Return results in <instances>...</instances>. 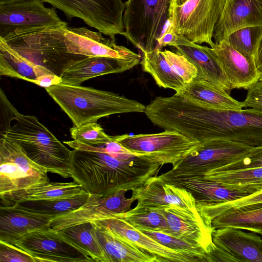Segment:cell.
Instances as JSON below:
<instances>
[{"mask_svg": "<svg viewBox=\"0 0 262 262\" xmlns=\"http://www.w3.org/2000/svg\"><path fill=\"white\" fill-rule=\"evenodd\" d=\"M163 166L143 157L123 160L106 152L74 149L70 177L89 193L107 196L121 190L139 188L158 176Z\"/></svg>", "mask_w": 262, "mask_h": 262, "instance_id": "1", "label": "cell"}, {"mask_svg": "<svg viewBox=\"0 0 262 262\" xmlns=\"http://www.w3.org/2000/svg\"><path fill=\"white\" fill-rule=\"evenodd\" d=\"M181 121L184 134L200 143L220 139L262 147V114L251 108L221 110L189 101Z\"/></svg>", "mask_w": 262, "mask_h": 262, "instance_id": "2", "label": "cell"}, {"mask_svg": "<svg viewBox=\"0 0 262 262\" xmlns=\"http://www.w3.org/2000/svg\"><path fill=\"white\" fill-rule=\"evenodd\" d=\"M45 89L75 126L114 114L144 113L146 108L136 100L92 88L61 83Z\"/></svg>", "mask_w": 262, "mask_h": 262, "instance_id": "3", "label": "cell"}, {"mask_svg": "<svg viewBox=\"0 0 262 262\" xmlns=\"http://www.w3.org/2000/svg\"><path fill=\"white\" fill-rule=\"evenodd\" d=\"M0 134L17 143L29 158L48 172L70 177L71 150L36 117L19 113L14 125Z\"/></svg>", "mask_w": 262, "mask_h": 262, "instance_id": "4", "label": "cell"}, {"mask_svg": "<svg viewBox=\"0 0 262 262\" xmlns=\"http://www.w3.org/2000/svg\"><path fill=\"white\" fill-rule=\"evenodd\" d=\"M66 27L15 33L1 39L30 61L60 76L71 62L86 57L69 52L64 40Z\"/></svg>", "mask_w": 262, "mask_h": 262, "instance_id": "5", "label": "cell"}, {"mask_svg": "<svg viewBox=\"0 0 262 262\" xmlns=\"http://www.w3.org/2000/svg\"><path fill=\"white\" fill-rule=\"evenodd\" d=\"M171 0H127L123 35L142 54L154 50L168 20Z\"/></svg>", "mask_w": 262, "mask_h": 262, "instance_id": "6", "label": "cell"}, {"mask_svg": "<svg viewBox=\"0 0 262 262\" xmlns=\"http://www.w3.org/2000/svg\"><path fill=\"white\" fill-rule=\"evenodd\" d=\"M225 3V0H186L178 5L171 0L168 21L178 34L193 43H206L213 48V31Z\"/></svg>", "mask_w": 262, "mask_h": 262, "instance_id": "7", "label": "cell"}, {"mask_svg": "<svg viewBox=\"0 0 262 262\" xmlns=\"http://www.w3.org/2000/svg\"><path fill=\"white\" fill-rule=\"evenodd\" d=\"M114 137L116 141L137 156L145 157L163 165L171 164L172 167L201 144L171 130L156 134H125Z\"/></svg>", "mask_w": 262, "mask_h": 262, "instance_id": "8", "label": "cell"}, {"mask_svg": "<svg viewBox=\"0 0 262 262\" xmlns=\"http://www.w3.org/2000/svg\"><path fill=\"white\" fill-rule=\"evenodd\" d=\"M48 170L29 158L11 139L0 138V198L49 182Z\"/></svg>", "mask_w": 262, "mask_h": 262, "instance_id": "9", "label": "cell"}, {"mask_svg": "<svg viewBox=\"0 0 262 262\" xmlns=\"http://www.w3.org/2000/svg\"><path fill=\"white\" fill-rule=\"evenodd\" d=\"M253 148L224 140L214 139L201 143L199 147L169 171L158 177L201 176L246 156Z\"/></svg>", "mask_w": 262, "mask_h": 262, "instance_id": "10", "label": "cell"}, {"mask_svg": "<svg viewBox=\"0 0 262 262\" xmlns=\"http://www.w3.org/2000/svg\"><path fill=\"white\" fill-rule=\"evenodd\" d=\"M62 11L69 18L81 19L86 24L109 37L123 35L121 0H41Z\"/></svg>", "mask_w": 262, "mask_h": 262, "instance_id": "11", "label": "cell"}, {"mask_svg": "<svg viewBox=\"0 0 262 262\" xmlns=\"http://www.w3.org/2000/svg\"><path fill=\"white\" fill-rule=\"evenodd\" d=\"M132 196L138 203L127 212L165 210L182 217L203 221L197 210L192 194L176 185L157 181L152 178L145 185L133 190Z\"/></svg>", "mask_w": 262, "mask_h": 262, "instance_id": "12", "label": "cell"}, {"mask_svg": "<svg viewBox=\"0 0 262 262\" xmlns=\"http://www.w3.org/2000/svg\"><path fill=\"white\" fill-rule=\"evenodd\" d=\"M41 0H25L0 5V39L18 32L67 26L54 8Z\"/></svg>", "mask_w": 262, "mask_h": 262, "instance_id": "13", "label": "cell"}, {"mask_svg": "<svg viewBox=\"0 0 262 262\" xmlns=\"http://www.w3.org/2000/svg\"><path fill=\"white\" fill-rule=\"evenodd\" d=\"M155 180L184 188L195 201L200 213L211 206L234 201L262 191V183L244 186L226 185L205 179L203 176L154 177Z\"/></svg>", "mask_w": 262, "mask_h": 262, "instance_id": "14", "label": "cell"}, {"mask_svg": "<svg viewBox=\"0 0 262 262\" xmlns=\"http://www.w3.org/2000/svg\"><path fill=\"white\" fill-rule=\"evenodd\" d=\"M14 245L28 252L37 262H94L80 248L64 238L58 230H37L15 241Z\"/></svg>", "mask_w": 262, "mask_h": 262, "instance_id": "15", "label": "cell"}, {"mask_svg": "<svg viewBox=\"0 0 262 262\" xmlns=\"http://www.w3.org/2000/svg\"><path fill=\"white\" fill-rule=\"evenodd\" d=\"M127 191L121 190L107 196L90 194L86 201L79 208L52 219L50 229L60 230L69 226L92 222L108 217H118L131 209L136 199L125 196Z\"/></svg>", "mask_w": 262, "mask_h": 262, "instance_id": "16", "label": "cell"}, {"mask_svg": "<svg viewBox=\"0 0 262 262\" xmlns=\"http://www.w3.org/2000/svg\"><path fill=\"white\" fill-rule=\"evenodd\" d=\"M65 42L69 52L86 57H107L128 60H141V56L116 43L115 37L106 38L100 32L85 27H70L64 30Z\"/></svg>", "mask_w": 262, "mask_h": 262, "instance_id": "17", "label": "cell"}, {"mask_svg": "<svg viewBox=\"0 0 262 262\" xmlns=\"http://www.w3.org/2000/svg\"><path fill=\"white\" fill-rule=\"evenodd\" d=\"M176 52L184 55L197 70V76L230 94L231 86L214 49L193 43L178 34Z\"/></svg>", "mask_w": 262, "mask_h": 262, "instance_id": "18", "label": "cell"}, {"mask_svg": "<svg viewBox=\"0 0 262 262\" xmlns=\"http://www.w3.org/2000/svg\"><path fill=\"white\" fill-rule=\"evenodd\" d=\"M250 26L262 27V0H225L213 31L214 43L225 40L236 30Z\"/></svg>", "mask_w": 262, "mask_h": 262, "instance_id": "19", "label": "cell"}, {"mask_svg": "<svg viewBox=\"0 0 262 262\" xmlns=\"http://www.w3.org/2000/svg\"><path fill=\"white\" fill-rule=\"evenodd\" d=\"M92 223L106 227L128 239L141 249L156 255L160 262H199L196 258L163 245L122 219L108 217Z\"/></svg>", "mask_w": 262, "mask_h": 262, "instance_id": "20", "label": "cell"}, {"mask_svg": "<svg viewBox=\"0 0 262 262\" xmlns=\"http://www.w3.org/2000/svg\"><path fill=\"white\" fill-rule=\"evenodd\" d=\"M140 60H128L107 57H86L75 60L63 70L62 83L80 85L90 79L124 72L138 64Z\"/></svg>", "mask_w": 262, "mask_h": 262, "instance_id": "21", "label": "cell"}, {"mask_svg": "<svg viewBox=\"0 0 262 262\" xmlns=\"http://www.w3.org/2000/svg\"><path fill=\"white\" fill-rule=\"evenodd\" d=\"M228 78L231 90H248L260 79L254 58L248 59L225 41L212 48Z\"/></svg>", "mask_w": 262, "mask_h": 262, "instance_id": "22", "label": "cell"}, {"mask_svg": "<svg viewBox=\"0 0 262 262\" xmlns=\"http://www.w3.org/2000/svg\"><path fill=\"white\" fill-rule=\"evenodd\" d=\"M52 215L35 213L15 205L0 207V240L12 244L23 236L50 229Z\"/></svg>", "mask_w": 262, "mask_h": 262, "instance_id": "23", "label": "cell"}, {"mask_svg": "<svg viewBox=\"0 0 262 262\" xmlns=\"http://www.w3.org/2000/svg\"><path fill=\"white\" fill-rule=\"evenodd\" d=\"M216 246L229 253L237 262H262V238L254 233L231 227L214 229Z\"/></svg>", "mask_w": 262, "mask_h": 262, "instance_id": "24", "label": "cell"}, {"mask_svg": "<svg viewBox=\"0 0 262 262\" xmlns=\"http://www.w3.org/2000/svg\"><path fill=\"white\" fill-rule=\"evenodd\" d=\"M106 262H160L158 257L109 229L93 224Z\"/></svg>", "mask_w": 262, "mask_h": 262, "instance_id": "25", "label": "cell"}, {"mask_svg": "<svg viewBox=\"0 0 262 262\" xmlns=\"http://www.w3.org/2000/svg\"><path fill=\"white\" fill-rule=\"evenodd\" d=\"M160 210L167 224L164 233L199 246L207 255L216 249L212 239L213 227L207 226L203 221L186 219L169 211Z\"/></svg>", "mask_w": 262, "mask_h": 262, "instance_id": "26", "label": "cell"}, {"mask_svg": "<svg viewBox=\"0 0 262 262\" xmlns=\"http://www.w3.org/2000/svg\"><path fill=\"white\" fill-rule=\"evenodd\" d=\"M176 94L217 109L239 110L244 108L243 102L236 100L230 94L197 76Z\"/></svg>", "mask_w": 262, "mask_h": 262, "instance_id": "27", "label": "cell"}, {"mask_svg": "<svg viewBox=\"0 0 262 262\" xmlns=\"http://www.w3.org/2000/svg\"><path fill=\"white\" fill-rule=\"evenodd\" d=\"M82 189L81 186L74 181L71 182L49 181L1 197V206L23 201L68 198L79 193Z\"/></svg>", "mask_w": 262, "mask_h": 262, "instance_id": "28", "label": "cell"}, {"mask_svg": "<svg viewBox=\"0 0 262 262\" xmlns=\"http://www.w3.org/2000/svg\"><path fill=\"white\" fill-rule=\"evenodd\" d=\"M50 73L52 72L20 55L0 39L1 76L19 78L36 84L40 77Z\"/></svg>", "mask_w": 262, "mask_h": 262, "instance_id": "29", "label": "cell"}, {"mask_svg": "<svg viewBox=\"0 0 262 262\" xmlns=\"http://www.w3.org/2000/svg\"><path fill=\"white\" fill-rule=\"evenodd\" d=\"M140 63L142 70L150 74L160 87L171 89L177 93L186 84L172 70L160 48L142 53Z\"/></svg>", "mask_w": 262, "mask_h": 262, "instance_id": "30", "label": "cell"}, {"mask_svg": "<svg viewBox=\"0 0 262 262\" xmlns=\"http://www.w3.org/2000/svg\"><path fill=\"white\" fill-rule=\"evenodd\" d=\"M211 224L214 229L231 227L262 235V203L220 215L212 221Z\"/></svg>", "mask_w": 262, "mask_h": 262, "instance_id": "31", "label": "cell"}, {"mask_svg": "<svg viewBox=\"0 0 262 262\" xmlns=\"http://www.w3.org/2000/svg\"><path fill=\"white\" fill-rule=\"evenodd\" d=\"M90 195V193L82 189L79 193L68 198L23 201L11 205H15L35 213L52 215L56 217L79 208L86 201Z\"/></svg>", "mask_w": 262, "mask_h": 262, "instance_id": "32", "label": "cell"}, {"mask_svg": "<svg viewBox=\"0 0 262 262\" xmlns=\"http://www.w3.org/2000/svg\"><path fill=\"white\" fill-rule=\"evenodd\" d=\"M58 231L64 238L85 252L94 261L106 262L92 222L71 226Z\"/></svg>", "mask_w": 262, "mask_h": 262, "instance_id": "33", "label": "cell"}, {"mask_svg": "<svg viewBox=\"0 0 262 262\" xmlns=\"http://www.w3.org/2000/svg\"><path fill=\"white\" fill-rule=\"evenodd\" d=\"M201 176L226 185L244 186L261 184L262 167L209 171Z\"/></svg>", "mask_w": 262, "mask_h": 262, "instance_id": "34", "label": "cell"}, {"mask_svg": "<svg viewBox=\"0 0 262 262\" xmlns=\"http://www.w3.org/2000/svg\"><path fill=\"white\" fill-rule=\"evenodd\" d=\"M261 35V27L250 26L233 31L224 41L250 59L254 58L256 49Z\"/></svg>", "mask_w": 262, "mask_h": 262, "instance_id": "35", "label": "cell"}, {"mask_svg": "<svg viewBox=\"0 0 262 262\" xmlns=\"http://www.w3.org/2000/svg\"><path fill=\"white\" fill-rule=\"evenodd\" d=\"M136 228L170 249L196 258L199 261L207 262V254L198 245L172 236L163 232Z\"/></svg>", "mask_w": 262, "mask_h": 262, "instance_id": "36", "label": "cell"}, {"mask_svg": "<svg viewBox=\"0 0 262 262\" xmlns=\"http://www.w3.org/2000/svg\"><path fill=\"white\" fill-rule=\"evenodd\" d=\"M134 227L164 232L167 228L166 219L160 210L138 212H126L120 217Z\"/></svg>", "mask_w": 262, "mask_h": 262, "instance_id": "37", "label": "cell"}, {"mask_svg": "<svg viewBox=\"0 0 262 262\" xmlns=\"http://www.w3.org/2000/svg\"><path fill=\"white\" fill-rule=\"evenodd\" d=\"M259 203H262V191L234 201L211 206L202 211L199 214L207 226L212 227V221L217 216L231 212L247 205Z\"/></svg>", "mask_w": 262, "mask_h": 262, "instance_id": "38", "label": "cell"}, {"mask_svg": "<svg viewBox=\"0 0 262 262\" xmlns=\"http://www.w3.org/2000/svg\"><path fill=\"white\" fill-rule=\"evenodd\" d=\"M70 133L74 140L94 146L103 145L114 139V137L107 135L97 122L80 126H73L70 129Z\"/></svg>", "mask_w": 262, "mask_h": 262, "instance_id": "39", "label": "cell"}, {"mask_svg": "<svg viewBox=\"0 0 262 262\" xmlns=\"http://www.w3.org/2000/svg\"><path fill=\"white\" fill-rule=\"evenodd\" d=\"M163 53L172 70L185 84L196 77V68L184 55L167 50Z\"/></svg>", "mask_w": 262, "mask_h": 262, "instance_id": "40", "label": "cell"}, {"mask_svg": "<svg viewBox=\"0 0 262 262\" xmlns=\"http://www.w3.org/2000/svg\"><path fill=\"white\" fill-rule=\"evenodd\" d=\"M256 167H262V147L253 148L245 157L209 171H222Z\"/></svg>", "mask_w": 262, "mask_h": 262, "instance_id": "41", "label": "cell"}, {"mask_svg": "<svg viewBox=\"0 0 262 262\" xmlns=\"http://www.w3.org/2000/svg\"><path fill=\"white\" fill-rule=\"evenodd\" d=\"M0 262H37V260L17 246L0 240Z\"/></svg>", "mask_w": 262, "mask_h": 262, "instance_id": "42", "label": "cell"}, {"mask_svg": "<svg viewBox=\"0 0 262 262\" xmlns=\"http://www.w3.org/2000/svg\"><path fill=\"white\" fill-rule=\"evenodd\" d=\"M0 134L11 127V122L16 120L19 113L9 101L2 89H0Z\"/></svg>", "mask_w": 262, "mask_h": 262, "instance_id": "43", "label": "cell"}, {"mask_svg": "<svg viewBox=\"0 0 262 262\" xmlns=\"http://www.w3.org/2000/svg\"><path fill=\"white\" fill-rule=\"evenodd\" d=\"M244 108H251L262 114V80H259L248 90Z\"/></svg>", "mask_w": 262, "mask_h": 262, "instance_id": "44", "label": "cell"}, {"mask_svg": "<svg viewBox=\"0 0 262 262\" xmlns=\"http://www.w3.org/2000/svg\"><path fill=\"white\" fill-rule=\"evenodd\" d=\"M178 36V34L167 21L164 30L160 36L157 39V46L156 48L162 49V48L166 46L174 47L176 45Z\"/></svg>", "mask_w": 262, "mask_h": 262, "instance_id": "45", "label": "cell"}, {"mask_svg": "<svg viewBox=\"0 0 262 262\" xmlns=\"http://www.w3.org/2000/svg\"><path fill=\"white\" fill-rule=\"evenodd\" d=\"M62 82L60 76L54 74L50 73L40 77L36 84L47 88L52 85L61 83Z\"/></svg>", "mask_w": 262, "mask_h": 262, "instance_id": "46", "label": "cell"}, {"mask_svg": "<svg viewBox=\"0 0 262 262\" xmlns=\"http://www.w3.org/2000/svg\"><path fill=\"white\" fill-rule=\"evenodd\" d=\"M254 60L256 68L260 73L259 80H262V35L259 39L256 49Z\"/></svg>", "mask_w": 262, "mask_h": 262, "instance_id": "47", "label": "cell"}, {"mask_svg": "<svg viewBox=\"0 0 262 262\" xmlns=\"http://www.w3.org/2000/svg\"><path fill=\"white\" fill-rule=\"evenodd\" d=\"M23 1H25V0H0V5L15 3V2H18Z\"/></svg>", "mask_w": 262, "mask_h": 262, "instance_id": "48", "label": "cell"}, {"mask_svg": "<svg viewBox=\"0 0 262 262\" xmlns=\"http://www.w3.org/2000/svg\"><path fill=\"white\" fill-rule=\"evenodd\" d=\"M176 1L177 4L178 5H181L186 1V0H176Z\"/></svg>", "mask_w": 262, "mask_h": 262, "instance_id": "49", "label": "cell"}]
</instances>
